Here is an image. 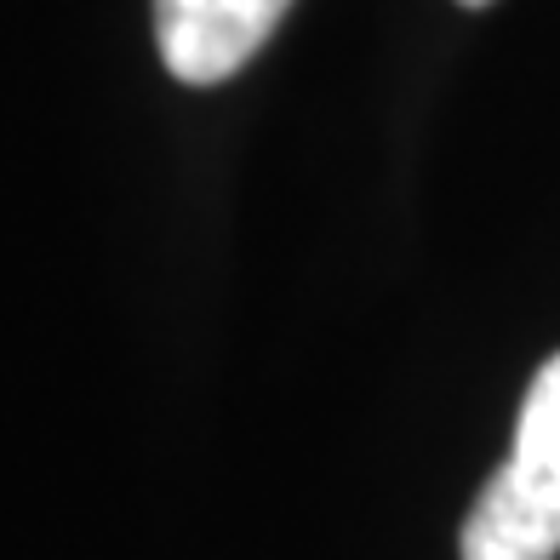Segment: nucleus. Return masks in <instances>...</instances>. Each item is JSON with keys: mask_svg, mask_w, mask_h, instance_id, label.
<instances>
[{"mask_svg": "<svg viewBox=\"0 0 560 560\" xmlns=\"http://www.w3.org/2000/svg\"><path fill=\"white\" fill-rule=\"evenodd\" d=\"M464 7H487V0H464Z\"/></svg>", "mask_w": 560, "mask_h": 560, "instance_id": "obj_3", "label": "nucleus"}, {"mask_svg": "<svg viewBox=\"0 0 560 560\" xmlns=\"http://www.w3.org/2000/svg\"><path fill=\"white\" fill-rule=\"evenodd\" d=\"M292 0H155V40L177 81L218 86L258 58Z\"/></svg>", "mask_w": 560, "mask_h": 560, "instance_id": "obj_2", "label": "nucleus"}, {"mask_svg": "<svg viewBox=\"0 0 560 560\" xmlns=\"http://www.w3.org/2000/svg\"><path fill=\"white\" fill-rule=\"evenodd\" d=\"M457 549H464V560L560 555V354H549L532 377L509 464L475 498Z\"/></svg>", "mask_w": 560, "mask_h": 560, "instance_id": "obj_1", "label": "nucleus"}]
</instances>
